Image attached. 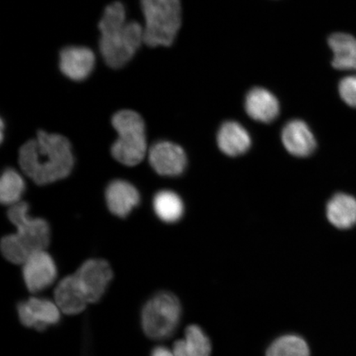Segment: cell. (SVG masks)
Masks as SVG:
<instances>
[{"instance_id":"6da1fadb","label":"cell","mask_w":356,"mask_h":356,"mask_svg":"<svg viewBox=\"0 0 356 356\" xmlns=\"http://www.w3.org/2000/svg\"><path fill=\"white\" fill-rule=\"evenodd\" d=\"M19 161L22 172L38 185L63 179L74 167L68 139L43 131H38L37 137L21 147Z\"/></svg>"},{"instance_id":"7a4b0ae2","label":"cell","mask_w":356,"mask_h":356,"mask_svg":"<svg viewBox=\"0 0 356 356\" xmlns=\"http://www.w3.org/2000/svg\"><path fill=\"white\" fill-rule=\"evenodd\" d=\"M99 28L100 52L111 68L126 65L145 44L144 26L127 21L126 8L121 2L115 1L105 8Z\"/></svg>"},{"instance_id":"3957f363","label":"cell","mask_w":356,"mask_h":356,"mask_svg":"<svg viewBox=\"0 0 356 356\" xmlns=\"http://www.w3.org/2000/svg\"><path fill=\"white\" fill-rule=\"evenodd\" d=\"M29 206L20 202L11 206L8 217L17 232L1 240L2 254L11 264L22 265L33 253L46 251L50 244L51 233L48 222L29 216Z\"/></svg>"},{"instance_id":"277c9868","label":"cell","mask_w":356,"mask_h":356,"mask_svg":"<svg viewBox=\"0 0 356 356\" xmlns=\"http://www.w3.org/2000/svg\"><path fill=\"white\" fill-rule=\"evenodd\" d=\"M145 17V44L170 47L181 24L180 0H140Z\"/></svg>"},{"instance_id":"5b68a950","label":"cell","mask_w":356,"mask_h":356,"mask_svg":"<svg viewBox=\"0 0 356 356\" xmlns=\"http://www.w3.org/2000/svg\"><path fill=\"white\" fill-rule=\"evenodd\" d=\"M111 122L119 136L111 147V154L124 165H137L144 159L147 151L143 118L136 111L123 110L115 113Z\"/></svg>"},{"instance_id":"8992f818","label":"cell","mask_w":356,"mask_h":356,"mask_svg":"<svg viewBox=\"0 0 356 356\" xmlns=\"http://www.w3.org/2000/svg\"><path fill=\"white\" fill-rule=\"evenodd\" d=\"M181 318L178 298L169 291H159L142 307L141 327L147 337L155 341L168 339L175 332Z\"/></svg>"},{"instance_id":"52a82bcc","label":"cell","mask_w":356,"mask_h":356,"mask_svg":"<svg viewBox=\"0 0 356 356\" xmlns=\"http://www.w3.org/2000/svg\"><path fill=\"white\" fill-rule=\"evenodd\" d=\"M88 304L99 302L113 279V271L104 259H89L74 274Z\"/></svg>"},{"instance_id":"ba28073f","label":"cell","mask_w":356,"mask_h":356,"mask_svg":"<svg viewBox=\"0 0 356 356\" xmlns=\"http://www.w3.org/2000/svg\"><path fill=\"white\" fill-rule=\"evenodd\" d=\"M20 323L38 332L46 331L60 323V309L56 302L46 298L31 297L17 305Z\"/></svg>"},{"instance_id":"9c48e42d","label":"cell","mask_w":356,"mask_h":356,"mask_svg":"<svg viewBox=\"0 0 356 356\" xmlns=\"http://www.w3.org/2000/svg\"><path fill=\"white\" fill-rule=\"evenodd\" d=\"M22 265V277L31 293L44 291L52 286L57 277L55 261L46 251L33 253Z\"/></svg>"},{"instance_id":"30bf717a","label":"cell","mask_w":356,"mask_h":356,"mask_svg":"<svg viewBox=\"0 0 356 356\" xmlns=\"http://www.w3.org/2000/svg\"><path fill=\"white\" fill-rule=\"evenodd\" d=\"M149 160L155 172L162 176H178L186 165L184 150L172 142L161 141L149 150Z\"/></svg>"},{"instance_id":"8fae6325","label":"cell","mask_w":356,"mask_h":356,"mask_svg":"<svg viewBox=\"0 0 356 356\" xmlns=\"http://www.w3.org/2000/svg\"><path fill=\"white\" fill-rule=\"evenodd\" d=\"M95 53L86 47H67L60 51V69L74 81L86 79L95 69Z\"/></svg>"},{"instance_id":"7c38bea8","label":"cell","mask_w":356,"mask_h":356,"mask_svg":"<svg viewBox=\"0 0 356 356\" xmlns=\"http://www.w3.org/2000/svg\"><path fill=\"white\" fill-rule=\"evenodd\" d=\"M282 140L288 152L296 157H307L313 154L316 149L313 133L308 124L300 120H293L286 124L282 131Z\"/></svg>"},{"instance_id":"4fadbf2b","label":"cell","mask_w":356,"mask_h":356,"mask_svg":"<svg viewBox=\"0 0 356 356\" xmlns=\"http://www.w3.org/2000/svg\"><path fill=\"white\" fill-rule=\"evenodd\" d=\"M106 200L111 213L124 218L139 204L140 194L130 182L115 180L106 188Z\"/></svg>"},{"instance_id":"5bb4252c","label":"cell","mask_w":356,"mask_h":356,"mask_svg":"<svg viewBox=\"0 0 356 356\" xmlns=\"http://www.w3.org/2000/svg\"><path fill=\"white\" fill-rule=\"evenodd\" d=\"M56 304L67 315H77L86 310L88 302L74 275L62 279L55 289Z\"/></svg>"},{"instance_id":"9a60e30c","label":"cell","mask_w":356,"mask_h":356,"mask_svg":"<svg viewBox=\"0 0 356 356\" xmlns=\"http://www.w3.org/2000/svg\"><path fill=\"white\" fill-rule=\"evenodd\" d=\"M245 108L255 121L269 123L277 118L279 102L273 93L262 88H255L248 93Z\"/></svg>"},{"instance_id":"2e32d148","label":"cell","mask_w":356,"mask_h":356,"mask_svg":"<svg viewBox=\"0 0 356 356\" xmlns=\"http://www.w3.org/2000/svg\"><path fill=\"white\" fill-rule=\"evenodd\" d=\"M217 142L222 153L236 157L246 153L250 148L251 137L239 123L227 122L218 132Z\"/></svg>"},{"instance_id":"e0dca14e","label":"cell","mask_w":356,"mask_h":356,"mask_svg":"<svg viewBox=\"0 0 356 356\" xmlns=\"http://www.w3.org/2000/svg\"><path fill=\"white\" fill-rule=\"evenodd\" d=\"M327 217L337 229L351 228L356 224V200L344 193L334 195L327 206Z\"/></svg>"},{"instance_id":"ac0fdd59","label":"cell","mask_w":356,"mask_h":356,"mask_svg":"<svg viewBox=\"0 0 356 356\" xmlns=\"http://www.w3.org/2000/svg\"><path fill=\"white\" fill-rule=\"evenodd\" d=\"M211 342L207 334L197 325L186 327L184 339L175 341V356H211Z\"/></svg>"},{"instance_id":"d6986e66","label":"cell","mask_w":356,"mask_h":356,"mask_svg":"<svg viewBox=\"0 0 356 356\" xmlns=\"http://www.w3.org/2000/svg\"><path fill=\"white\" fill-rule=\"evenodd\" d=\"M333 52L332 66L340 70H356V38L349 34L335 33L328 39Z\"/></svg>"},{"instance_id":"ffe728a7","label":"cell","mask_w":356,"mask_h":356,"mask_svg":"<svg viewBox=\"0 0 356 356\" xmlns=\"http://www.w3.org/2000/svg\"><path fill=\"white\" fill-rule=\"evenodd\" d=\"M154 209L159 219L166 222L180 220L184 212L181 199L171 191H162L156 194Z\"/></svg>"},{"instance_id":"44dd1931","label":"cell","mask_w":356,"mask_h":356,"mask_svg":"<svg viewBox=\"0 0 356 356\" xmlns=\"http://www.w3.org/2000/svg\"><path fill=\"white\" fill-rule=\"evenodd\" d=\"M266 356H310V350L304 338L289 334L275 339L267 349Z\"/></svg>"},{"instance_id":"7402d4cb","label":"cell","mask_w":356,"mask_h":356,"mask_svg":"<svg viewBox=\"0 0 356 356\" xmlns=\"http://www.w3.org/2000/svg\"><path fill=\"white\" fill-rule=\"evenodd\" d=\"M24 191V178L15 169H6L0 180V200L2 204L11 207L20 202Z\"/></svg>"},{"instance_id":"603a6c76","label":"cell","mask_w":356,"mask_h":356,"mask_svg":"<svg viewBox=\"0 0 356 356\" xmlns=\"http://www.w3.org/2000/svg\"><path fill=\"white\" fill-rule=\"evenodd\" d=\"M339 92L342 100L347 105L356 108V75H351L341 80Z\"/></svg>"},{"instance_id":"cb8c5ba5","label":"cell","mask_w":356,"mask_h":356,"mask_svg":"<svg viewBox=\"0 0 356 356\" xmlns=\"http://www.w3.org/2000/svg\"><path fill=\"white\" fill-rule=\"evenodd\" d=\"M150 356H175L173 351L163 346H157L151 350Z\"/></svg>"}]
</instances>
